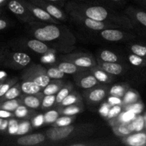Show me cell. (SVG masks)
Instances as JSON below:
<instances>
[{"instance_id":"56","label":"cell","mask_w":146,"mask_h":146,"mask_svg":"<svg viewBox=\"0 0 146 146\" xmlns=\"http://www.w3.org/2000/svg\"><path fill=\"white\" fill-rule=\"evenodd\" d=\"M4 56L5 55H2V54H1V55H0V61H3V58H4Z\"/></svg>"},{"instance_id":"43","label":"cell","mask_w":146,"mask_h":146,"mask_svg":"<svg viewBox=\"0 0 146 146\" xmlns=\"http://www.w3.org/2000/svg\"><path fill=\"white\" fill-rule=\"evenodd\" d=\"M30 127H31V124L29 121H23V122L20 123L19 124L18 131H17V134L16 135H24V134L27 133L29 131Z\"/></svg>"},{"instance_id":"53","label":"cell","mask_w":146,"mask_h":146,"mask_svg":"<svg viewBox=\"0 0 146 146\" xmlns=\"http://www.w3.org/2000/svg\"><path fill=\"white\" fill-rule=\"evenodd\" d=\"M6 76H7V74L4 71H0V80H2Z\"/></svg>"},{"instance_id":"44","label":"cell","mask_w":146,"mask_h":146,"mask_svg":"<svg viewBox=\"0 0 146 146\" xmlns=\"http://www.w3.org/2000/svg\"><path fill=\"white\" fill-rule=\"evenodd\" d=\"M122 111V108L120 105H114L112 108H110L108 111V115H107V118L109 119H113V118H116L118 115Z\"/></svg>"},{"instance_id":"13","label":"cell","mask_w":146,"mask_h":146,"mask_svg":"<svg viewBox=\"0 0 146 146\" xmlns=\"http://www.w3.org/2000/svg\"><path fill=\"white\" fill-rule=\"evenodd\" d=\"M102 38L109 41H118L125 38V34L122 31L115 29H105L101 33Z\"/></svg>"},{"instance_id":"62","label":"cell","mask_w":146,"mask_h":146,"mask_svg":"<svg viewBox=\"0 0 146 146\" xmlns=\"http://www.w3.org/2000/svg\"><path fill=\"white\" fill-rule=\"evenodd\" d=\"M79 1H84V0H79Z\"/></svg>"},{"instance_id":"21","label":"cell","mask_w":146,"mask_h":146,"mask_svg":"<svg viewBox=\"0 0 146 146\" xmlns=\"http://www.w3.org/2000/svg\"><path fill=\"white\" fill-rule=\"evenodd\" d=\"M91 71L92 72L93 75L95 76V78L98 80V81L101 83H106L111 80L110 76L108 75L107 72H106L104 70L101 69V68H97L96 66L91 67Z\"/></svg>"},{"instance_id":"2","label":"cell","mask_w":146,"mask_h":146,"mask_svg":"<svg viewBox=\"0 0 146 146\" xmlns=\"http://www.w3.org/2000/svg\"><path fill=\"white\" fill-rule=\"evenodd\" d=\"M34 36L36 39L42 41H51L57 39L61 36V30L56 25H46L36 29Z\"/></svg>"},{"instance_id":"4","label":"cell","mask_w":146,"mask_h":146,"mask_svg":"<svg viewBox=\"0 0 146 146\" xmlns=\"http://www.w3.org/2000/svg\"><path fill=\"white\" fill-rule=\"evenodd\" d=\"M74 131L75 127L74 125L55 127L48 130L46 131V135L51 141H60L68 138Z\"/></svg>"},{"instance_id":"17","label":"cell","mask_w":146,"mask_h":146,"mask_svg":"<svg viewBox=\"0 0 146 146\" xmlns=\"http://www.w3.org/2000/svg\"><path fill=\"white\" fill-rule=\"evenodd\" d=\"M8 8L11 12L17 16H22L26 12V7L19 0H9L8 1Z\"/></svg>"},{"instance_id":"50","label":"cell","mask_w":146,"mask_h":146,"mask_svg":"<svg viewBox=\"0 0 146 146\" xmlns=\"http://www.w3.org/2000/svg\"><path fill=\"white\" fill-rule=\"evenodd\" d=\"M109 106L110 105H107L106 104L103 105V106H101V109H100V113H101V114H102L104 116L107 117L108 111H109Z\"/></svg>"},{"instance_id":"26","label":"cell","mask_w":146,"mask_h":146,"mask_svg":"<svg viewBox=\"0 0 146 146\" xmlns=\"http://www.w3.org/2000/svg\"><path fill=\"white\" fill-rule=\"evenodd\" d=\"M84 22L88 28L93 30H96V31L103 30L106 28L105 24L103 23V21L92 19H90L88 17L84 19Z\"/></svg>"},{"instance_id":"60","label":"cell","mask_w":146,"mask_h":146,"mask_svg":"<svg viewBox=\"0 0 146 146\" xmlns=\"http://www.w3.org/2000/svg\"><path fill=\"white\" fill-rule=\"evenodd\" d=\"M112 1H121V0H112Z\"/></svg>"},{"instance_id":"49","label":"cell","mask_w":146,"mask_h":146,"mask_svg":"<svg viewBox=\"0 0 146 146\" xmlns=\"http://www.w3.org/2000/svg\"><path fill=\"white\" fill-rule=\"evenodd\" d=\"M13 114L10 111H6L4 109H0V118L3 119H7V118H11L13 116Z\"/></svg>"},{"instance_id":"37","label":"cell","mask_w":146,"mask_h":146,"mask_svg":"<svg viewBox=\"0 0 146 146\" xmlns=\"http://www.w3.org/2000/svg\"><path fill=\"white\" fill-rule=\"evenodd\" d=\"M78 96L77 95L74 94H68L61 103V106L62 107L64 106H68L71 105H74L75 104L78 103Z\"/></svg>"},{"instance_id":"29","label":"cell","mask_w":146,"mask_h":146,"mask_svg":"<svg viewBox=\"0 0 146 146\" xmlns=\"http://www.w3.org/2000/svg\"><path fill=\"white\" fill-rule=\"evenodd\" d=\"M136 114L131 111H125V112L121 113L118 116L116 117V123H127L132 121L134 118L136 117ZM116 124V123H115Z\"/></svg>"},{"instance_id":"52","label":"cell","mask_w":146,"mask_h":146,"mask_svg":"<svg viewBox=\"0 0 146 146\" xmlns=\"http://www.w3.org/2000/svg\"><path fill=\"white\" fill-rule=\"evenodd\" d=\"M7 27V22L6 20L0 19V30H3Z\"/></svg>"},{"instance_id":"42","label":"cell","mask_w":146,"mask_h":146,"mask_svg":"<svg viewBox=\"0 0 146 146\" xmlns=\"http://www.w3.org/2000/svg\"><path fill=\"white\" fill-rule=\"evenodd\" d=\"M72 121L73 119L71 117H70L69 115H66V116L58 118L54 123H55L56 127H61L70 125L71 122H72Z\"/></svg>"},{"instance_id":"61","label":"cell","mask_w":146,"mask_h":146,"mask_svg":"<svg viewBox=\"0 0 146 146\" xmlns=\"http://www.w3.org/2000/svg\"><path fill=\"white\" fill-rule=\"evenodd\" d=\"M2 81H2V80H0V84H1V82H2Z\"/></svg>"},{"instance_id":"11","label":"cell","mask_w":146,"mask_h":146,"mask_svg":"<svg viewBox=\"0 0 146 146\" xmlns=\"http://www.w3.org/2000/svg\"><path fill=\"white\" fill-rule=\"evenodd\" d=\"M78 79V85L84 89H88L91 88L98 84V81L95 78L93 74H88V75H81L77 78Z\"/></svg>"},{"instance_id":"33","label":"cell","mask_w":146,"mask_h":146,"mask_svg":"<svg viewBox=\"0 0 146 146\" xmlns=\"http://www.w3.org/2000/svg\"><path fill=\"white\" fill-rule=\"evenodd\" d=\"M131 51L133 54H135L140 56L143 57L146 59V45L145 44H134L131 45Z\"/></svg>"},{"instance_id":"9","label":"cell","mask_w":146,"mask_h":146,"mask_svg":"<svg viewBox=\"0 0 146 146\" xmlns=\"http://www.w3.org/2000/svg\"><path fill=\"white\" fill-rule=\"evenodd\" d=\"M32 2L36 5H38V7H41L44 10H46L54 19H62L64 18V14H63L62 11L56 6L48 4L43 0H32Z\"/></svg>"},{"instance_id":"57","label":"cell","mask_w":146,"mask_h":146,"mask_svg":"<svg viewBox=\"0 0 146 146\" xmlns=\"http://www.w3.org/2000/svg\"><path fill=\"white\" fill-rule=\"evenodd\" d=\"M141 2L143 3V4H145V5L146 6V0H141Z\"/></svg>"},{"instance_id":"30","label":"cell","mask_w":146,"mask_h":146,"mask_svg":"<svg viewBox=\"0 0 146 146\" xmlns=\"http://www.w3.org/2000/svg\"><path fill=\"white\" fill-rule=\"evenodd\" d=\"M14 113L17 118H27L29 117L30 114H32V112L29 109L28 107L21 104L16 108L15 111H14Z\"/></svg>"},{"instance_id":"3","label":"cell","mask_w":146,"mask_h":146,"mask_svg":"<svg viewBox=\"0 0 146 146\" xmlns=\"http://www.w3.org/2000/svg\"><path fill=\"white\" fill-rule=\"evenodd\" d=\"M4 65L7 66H27L31 62V58L28 54L22 52H15L7 54L3 58Z\"/></svg>"},{"instance_id":"10","label":"cell","mask_w":146,"mask_h":146,"mask_svg":"<svg viewBox=\"0 0 146 146\" xmlns=\"http://www.w3.org/2000/svg\"><path fill=\"white\" fill-rule=\"evenodd\" d=\"M68 61L73 63L80 68H91L95 66L96 61L88 56H70Z\"/></svg>"},{"instance_id":"36","label":"cell","mask_w":146,"mask_h":146,"mask_svg":"<svg viewBox=\"0 0 146 146\" xmlns=\"http://www.w3.org/2000/svg\"><path fill=\"white\" fill-rule=\"evenodd\" d=\"M127 91L126 86L122 85H115L111 88L110 94L113 96L123 97Z\"/></svg>"},{"instance_id":"40","label":"cell","mask_w":146,"mask_h":146,"mask_svg":"<svg viewBox=\"0 0 146 146\" xmlns=\"http://www.w3.org/2000/svg\"><path fill=\"white\" fill-rule=\"evenodd\" d=\"M56 101V96L54 95H46L43 98L41 102L42 108H48L52 107Z\"/></svg>"},{"instance_id":"22","label":"cell","mask_w":146,"mask_h":146,"mask_svg":"<svg viewBox=\"0 0 146 146\" xmlns=\"http://www.w3.org/2000/svg\"><path fill=\"white\" fill-rule=\"evenodd\" d=\"M20 92H21L20 86H19V84L13 85L7 91L6 94H4L3 96H1V98H0V102L7 101V100L14 99V98H17V97L20 95Z\"/></svg>"},{"instance_id":"54","label":"cell","mask_w":146,"mask_h":146,"mask_svg":"<svg viewBox=\"0 0 146 146\" xmlns=\"http://www.w3.org/2000/svg\"><path fill=\"white\" fill-rule=\"evenodd\" d=\"M143 116L144 123H145V128H144V129H145V131H146V113H145V114Z\"/></svg>"},{"instance_id":"31","label":"cell","mask_w":146,"mask_h":146,"mask_svg":"<svg viewBox=\"0 0 146 146\" xmlns=\"http://www.w3.org/2000/svg\"><path fill=\"white\" fill-rule=\"evenodd\" d=\"M144 105L141 101H138L133 104L125 106V111H131L136 115L141 113L143 111Z\"/></svg>"},{"instance_id":"32","label":"cell","mask_w":146,"mask_h":146,"mask_svg":"<svg viewBox=\"0 0 146 146\" xmlns=\"http://www.w3.org/2000/svg\"><path fill=\"white\" fill-rule=\"evenodd\" d=\"M100 58L106 62H117L118 61V57L116 54L108 50L103 51L100 54Z\"/></svg>"},{"instance_id":"25","label":"cell","mask_w":146,"mask_h":146,"mask_svg":"<svg viewBox=\"0 0 146 146\" xmlns=\"http://www.w3.org/2000/svg\"><path fill=\"white\" fill-rule=\"evenodd\" d=\"M21 104V101L17 100L16 98L11 100H7V101L0 102V109H4L6 110V111H10V112H13Z\"/></svg>"},{"instance_id":"19","label":"cell","mask_w":146,"mask_h":146,"mask_svg":"<svg viewBox=\"0 0 146 146\" xmlns=\"http://www.w3.org/2000/svg\"><path fill=\"white\" fill-rule=\"evenodd\" d=\"M130 15L133 18V19L136 21L137 22L139 23L143 27L146 29V12L141 10L134 9H129Z\"/></svg>"},{"instance_id":"1","label":"cell","mask_w":146,"mask_h":146,"mask_svg":"<svg viewBox=\"0 0 146 146\" xmlns=\"http://www.w3.org/2000/svg\"><path fill=\"white\" fill-rule=\"evenodd\" d=\"M23 80L32 81L42 88L46 86L51 81V78L47 76L46 71L41 66L31 67L27 69L23 74Z\"/></svg>"},{"instance_id":"7","label":"cell","mask_w":146,"mask_h":146,"mask_svg":"<svg viewBox=\"0 0 146 146\" xmlns=\"http://www.w3.org/2000/svg\"><path fill=\"white\" fill-rule=\"evenodd\" d=\"M125 144L132 146L146 145V131H140L136 133H131L123 138Z\"/></svg>"},{"instance_id":"14","label":"cell","mask_w":146,"mask_h":146,"mask_svg":"<svg viewBox=\"0 0 146 146\" xmlns=\"http://www.w3.org/2000/svg\"><path fill=\"white\" fill-rule=\"evenodd\" d=\"M114 132L118 135L121 136H126L134 132L133 127L132 121L127 123H116L113 128Z\"/></svg>"},{"instance_id":"38","label":"cell","mask_w":146,"mask_h":146,"mask_svg":"<svg viewBox=\"0 0 146 146\" xmlns=\"http://www.w3.org/2000/svg\"><path fill=\"white\" fill-rule=\"evenodd\" d=\"M71 91V86H65L64 88H61L59 91L57 92V95L56 96V102L57 104H60L68 94H70Z\"/></svg>"},{"instance_id":"48","label":"cell","mask_w":146,"mask_h":146,"mask_svg":"<svg viewBox=\"0 0 146 146\" xmlns=\"http://www.w3.org/2000/svg\"><path fill=\"white\" fill-rule=\"evenodd\" d=\"M108 103H109L111 105H121L122 104L123 101L119 98V97L116 96H111L108 98Z\"/></svg>"},{"instance_id":"23","label":"cell","mask_w":146,"mask_h":146,"mask_svg":"<svg viewBox=\"0 0 146 146\" xmlns=\"http://www.w3.org/2000/svg\"><path fill=\"white\" fill-rule=\"evenodd\" d=\"M63 83L61 81H54V82L50 81L49 84L44 88L43 94H44V95H54L61 89Z\"/></svg>"},{"instance_id":"39","label":"cell","mask_w":146,"mask_h":146,"mask_svg":"<svg viewBox=\"0 0 146 146\" xmlns=\"http://www.w3.org/2000/svg\"><path fill=\"white\" fill-rule=\"evenodd\" d=\"M58 115H59V114H58V111H54V110L48 111L44 115V123H53L56 121L57 118H58Z\"/></svg>"},{"instance_id":"5","label":"cell","mask_w":146,"mask_h":146,"mask_svg":"<svg viewBox=\"0 0 146 146\" xmlns=\"http://www.w3.org/2000/svg\"><path fill=\"white\" fill-rule=\"evenodd\" d=\"M21 1L23 3L24 7L27 9V10L38 19L45 21H51L53 23H57V21H55L54 17H51L46 10H44L41 7L30 4V3L27 2L24 0H21Z\"/></svg>"},{"instance_id":"6","label":"cell","mask_w":146,"mask_h":146,"mask_svg":"<svg viewBox=\"0 0 146 146\" xmlns=\"http://www.w3.org/2000/svg\"><path fill=\"white\" fill-rule=\"evenodd\" d=\"M85 14L86 17L97 21H104L108 18V12L106 9L100 6L88 7L86 9Z\"/></svg>"},{"instance_id":"24","label":"cell","mask_w":146,"mask_h":146,"mask_svg":"<svg viewBox=\"0 0 146 146\" xmlns=\"http://www.w3.org/2000/svg\"><path fill=\"white\" fill-rule=\"evenodd\" d=\"M58 68L61 70V71L66 74H76L79 71L80 67L77 66L73 63L70 61H66V62H61L58 65Z\"/></svg>"},{"instance_id":"35","label":"cell","mask_w":146,"mask_h":146,"mask_svg":"<svg viewBox=\"0 0 146 146\" xmlns=\"http://www.w3.org/2000/svg\"><path fill=\"white\" fill-rule=\"evenodd\" d=\"M46 74L50 78H53V79H61L64 76V73L61 71L59 68H48L46 71Z\"/></svg>"},{"instance_id":"18","label":"cell","mask_w":146,"mask_h":146,"mask_svg":"<svg viewBox=\"0 0 146 146\" xmlns=\"http://www.w3.org/2000/svg\"><path fill=\"white\" fill-rule=\"evenodd\" d=\"M106 91L104 88H96L91 90L88 94V98L90 101L94 103L100 102L105 98Z\"/></svg>"},{"instance_id":"8","label":"cell","mask_w":146,"mask_h":146,"mask_svg":"<svg viewBox=\"0 0 146 146\" xmlns=\"http://www.w3.org/2000/svg\"><path fill=\"white\" fill-rule=\"evenodd\" d=\"M45 139V135L41 133L30 134L20 137L17 139V143L21 145H36L44 142Z\"/></svg>"},{"instance_id":"45","label":"cell","mask_w":146,"mask_h":146,"mask_svg":"<svg viewBox=\"0 0 146 146\" xmlns=\"http://www.w3.org/2000/svg\"><path fill=\"white\" fill-rule=\"evenodd\" d=\"M14 84V80H9L6 82H2L0 84V98L4 95L7 93V91Z\"/></svg>"},{"instance_id":"16","label":"cell","mask_w":146,"mask_h":146,"mask_svg":"<svg viewBox=\"0 0 146 146\" xmlns=\"http://www.w3.org/2000/svg\"><path fill=\"white\" fill-rule=\"evenodd\" d=\"M27 46L31 49L32 51H35L38 54H45L48 51V47L46 44H44L42 41L38 39L29 40L27 43Z\"/></svg>"},{"instance_id":"15","label":"cell","mask_w":146,"mask_h":146,"mask_svg":"<svg viewBox=\"0 0 146 146\" xmlns=\"http://www.w3.org/2000/svg\"><path fill=\"white\" fill-rule=\"evenodd\" d=\"M21 91L27 95H35L42 89L41 86L29 81H24L20 85Z\"/></svg>"},{"instance_id":"63","label":"cell","mask_w":146,"mask_h":146,"mask_svg":"<svg viewBox=\"0 0 146 146\" xmlns=\"http://www.w3.org/2000/svg\"><path fill=\"white\" fill-rule=\"evenodd\" d=\"M0 14H1V11H0Z\"/></svg>"},{"instance_id":"55","label":"cell","mask_w":146,"mask_h":146,"mask_svg":"<svg viewBox=\"0 0 146 146\" xmlns=\"http://www.w3.org/2000/svg\"><path fill=\"white\" fill-rule=\"evenodd\" d=\"M7 1V0H0V7H1L3 4H5Z\"/></svg>"},{"instance_id":"47","label":"cell","mask_w":146,"mask_h":146,"mask_svg":"<svg viewBox=\"0 0 146 146\" xmlns=\"http://www.w3.org/2000/svg\"><path fill=\"white\" fill-rule=\"evenodd\" d=\"M44 123V115H42V114L38 115L32 119V125L34 127L41 126Z\"/></svg>"},{"instance_id":"34","label":"cell","mask_w":146,"mask_h":146,"mask_svg":"<svg viewBox=\"0 0 146 146\" xmlns=\"http://www.w3.org/2000/svg\"><path fill=\"white\" fill-rule=\"evenodd\" d=\"M133 127L134 131L140 132L144 130L145 128V123H144L143 116L141 115H137L136 117L132 121Z\"/></svg>"},{"instance_id":"28","label":"cell","mask_w":146,"mask_h":146,"mask_svg":"<svg viewBox=\"0 0 146 146\" xmlns=\"http://www.w3.org/2000/svg\"><path fill=\"white\" fill-rule=\"evenodd\" d=\"M138 99H139V94L136 91H133V90L129 89L124 94L123 103L125 106L136 102V101H138Z\"/></svg>"},{"instance_id":"51","label":"cell","mask_w":146,"mask_h":146,"mask_svg":"<svg viewBox=\"0 0 146 146\" xmlns=\"http://www.w3.org/2000/svg\"><path fill=\"white\" fill-rule=\"evenodd\" d=\"M8 122L9 121H7V120L4 119L1 126H0V131H4L7 129V127H8Z\"/></svg>"},{"instance_id":"59","label":"cell","mask_w":146,"mask_h":146,"mask_svg":"<svg viewBox=\"0 0 146 146\" xmlns=\"http://www.w3.org/2000/svg\"><path fill=\"white\" fill-rule=\"evenodd\" d=\"M48 1H58V0H48Z\"/></svg>"},{"instance_id":"27","label":"cell","mask_w":146,"mask_h":146,"mask_svg":"<svg viewBox=\"0 0 146 146\" xmlns=\"http://www.w3.org/2000/svg\"><path fill=\"white\" fill-rule=\"evenodd\" d=\"M128 61L130 64H132L134 66L139 67V68H146V59L143 57L132 53L128 56Z\"/></svg>"},{"instance_id":"58","label":"cell","mask_w":146,"mask_h":146,"mask_svg":"<svg viewBox=\"0 0 146 146\" xmlns=\"http://www.w3.org/2000/svg\"><path fill=\"white\" fill-rule=\"evenodd\" d=\"M3 121H4V119H3V118H0V126H1V123H2V122H3Z\"/></svg>"},{"instance_id":"20","label":"cell","mask_w":146,"mask_h":146,"mask_svg":"<svg viewBox=\"0 0 146 146\" xmlns=\"http://www.w3.org/2000/svg\"><path fill=\"white\" fill-rule=\"evenodd\" d=\"M21 102L24 103V106L29 108L36 109L39 108L41 105V99L38 98V96H26L24 97Z\"/></svg>"},{"instance_id":"46","label":"cell","mask_w":146,"mask_h":146,"mask_svg":"<svg viewBox=\"0 0 146 146\" xmlns=\"http://www.w3.org/2000/svg\"><path fill=\"white\" fill-rule=\"evenodd\" d=\"M19 128V123L17 120L11 119L8 122V132L10 135H15L17 134Z\"/></svg>"},{"instance_id":"12","label":"cell","mask_w":146,"mask_h":146,"mask_svg":"<svg viewBox=\"0 0 146 146\" xmlns=\"http://www.w3.org/2000/svg\"><path fill=\"white\" fill-rule=\"evenodd\" d=\"M103 70L109 74L112 75H119L123 71V67L122 65L117 64L116 62H106L100 63V66Z\"/></svg>"},{"instance_id":"41","label":"cell","mask_w":146,"mask_h":146,"mask_svg":"<svg viewBox=\"0 0 146 146\" xmlns=\"http://www.w3.org/2000/svg\"><path fill=\"white\" fill-rule=\"evenodd\" d=\"M80 111H81V109L78 106L71 105L68 106H66V108H64L61 112L66 115H74L80 113Z\"/></svg>"}]
</instances>
